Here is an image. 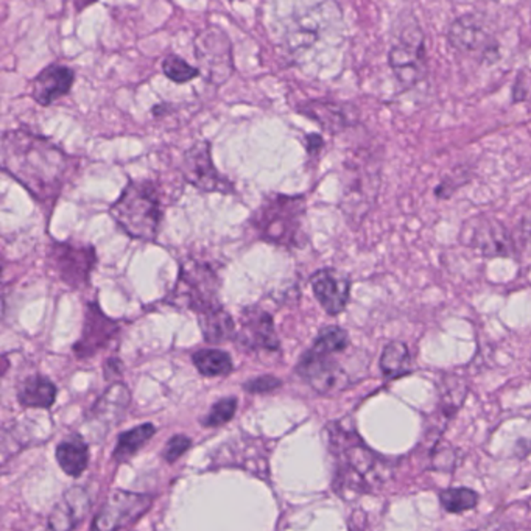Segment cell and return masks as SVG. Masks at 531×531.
<instances>
[{"instance_id": "obj_15", "label": "cell", "mask_w": 531, "mask_h": 531, "mask_svg": "<svg viewBox=\"0 0 531 531\" xmlns=\"http://www.w3.org/2000/svg\"><path fill=\"white\" fill-rule=\"evenodd\" d=\"M449 44L455 50L462 53L480 52L497 53V48H493V39L489 37L488 30L483 22L475 15H464L451 24L449 32Z\"/></svg>"}, {"instance_id": "obj_2", "label": "cell", "mask_w": 531, "mask_h": 531, "mask_svg": "<svg viewBox=\"0 0 531 531\" xmlns=\"http://www.w3.org/2000/svg\"><path fill=\"white\" fill-rule=\"evenodd\" d=\"M327 447L334 458V489L340 497L368 494L391 475V463L369 449L357 431L340 422L326 429Z\"/></svg>"}, {"instance_id": "obj_26", "label": "cell", "mask_w": 531, "mask_h": 531, "mask_svg": "<svg viewBox=\"0 0 531 531\" xmlns=\"http://www.w3.org/2000/svg\"><path fill=\"white\" fill-rule=\"evenodd\" d=\"M154 433H156V429L153 424H143L125 431L117 441L114 458L117 462H125L128 458H132L139 449H143V444L153 438Z\"/></svg>"}, {"instance_id": "obj_17", "label": "cell", "mask_w": 531, "mask_h": 531, "mask_svg": "<svg viewBox=\"0 0 531 531\" xmlns=\"http://www.w3.org/2000/svg\"><path fill=\"white\" fill-rule=\"evenodd\" d=\"M240 342L251 349L274 351L278 349L279 342L274 332L273 318L262 309H247L240 320Z\"/></svg>"}, {"instance_id": "obj_20", "label": "cell", "mask_w": 531, "mask_h": 531, "mask_svg": "<svg viewBox=\"0 0 531 531\" xmlns=\"http://www.w3.org/2000/svg\"><path fill=\"white\" fill-rule=\"evenodd\" d=\"M57 462L68 475L79 477L90 463L88 444L79 435L69 437L57 447Z\"/></svg>"}, {"instance_id": "obj_11", "label": "cell", "mask_w": 531, "mask_h": 531, "mask_svg": "<svg viewBox=\"0 0 531 531\" xmlns=\"http://www.w3.org/2000/svg\"><path fill=\"white\" fill-rule=\"evenodd\" d=\"M183 174L190 185L205 192H221V194L234 192L231 181L218 174V170L212 163L211 143L207 141L195 143L194 147L186 153Z\"/></svg>"}, {"instance_id": "obj_25", "label": "cell", "mask_w": 531, "mask_h": 531, "mask_svg": "<svg viewBox=\"0 0 531 531\" xmlns=\"http://www.w3.org/2000/svg\"><path fill=\"white\" fill-rule=\"evenodd\" d=\"M410 351L402 342H391L380 356V369L387 379H396L410 371Z\"/></svg>"}, {"instance_id": "obj_9", "label": "cell", "mask_w": 531, "mask_h": 531, "mask_svg": "<svg viewBox=\"0 0 531 531\" xmlns=\"http://www.w3.org/2000/svg\"><path fill=\"white\" fill-rule=\"evenodd\" d=\"M48 260L53 271L64 284L80 289L90 282V271L95 265L94 250L70 243H55L48 250Z\"/></svg>"}, {"instance_id": "obj_6", "label": "cell", "mask_w": 531, "mask_h": 531, "mask_svg": "<svg viewBox=\"0 0 531 531\" xmlns=\"http://www.w3.org/2000/svg\"><path fill=\"white\" fill-rule=\"evenodd\" d=\"M388 64L404 90L419 85L427 74L426 46L419 26L407 27L388 53Z\"/></svg>"}, {"instance_id": "obj_34", "label": "cell", "mask_w": 531, "mask_h": 531, "mask_svg": "<svg viewBox=\"0 0 531 531\" xmlns=\"http://www.w3.org/2000/svg\"><path fill=\"white\" fill-rule=\"evenodd\" d=\"M323 147V139H321L318 134H311L307 136V150L309 153H316L320 148Z\"/></svg>"}, {"instance_id": "obj_24", "label": "cell", "mask_w": 531, "mask_h": 531, "mask_svg": "<svg viewBox=\"0 0 531 531\" xmlns=\"http://www.w3.org/2000/svg\"><path fill=\"white\" fill-rule=\"evenodd\" d=\"M200 316L201 331L207 342H227L234 337L236 334L234 321L223 307H217L214 311L206 312Z\"/></svg>"}, {"instance_id": "obj_33", "label": "cell", "mask_w": 531, "mask_h": 531, "mask_svg": "<svg viewBox=\"0 0 531 531\" xmlns=\"http://www.w3.org/2000/svg\"><path fill=\"white\" fill-rule=\"evenodd\" d=\"M279 385H281V380L276 379L273 376H263V377L250 380L245 385V389L251 391V393H269V391L278 388Z\"/></svg>"}, {"instance_id": "obj_12", "label": "cell", "mask_w": 531, "mask_h": 531, "mask_svg": "<svg viewBox=\"0 0 531 531\" xmlns=\"http://www.w3.org/2000/svg\"><path fill=\"white\" fill-rule=\"evenodd\" d=\"M117 332H119L117 323L108 318L97 305L88 304L83 334L74 346V353L79 358L92 357L101 349L110 346Z\"/></svg>"}, {"instance_id": "obj_27", "label": "cell", "mask_w": 531, "mask_h": 531, "mask_svg": "<svg viewBox=\"0 0 531 531\" xmlns=\"http://www.w3.org/2000/svg\"><path fill=\"white\" fill-rule=\"evenodd\" d=\"M194 365L206 377L228 374L232 369L231 357L220 349H201L194 354Z\"/></svg>"}, {"instance_id": "obj_35", "label": "cell", "mask_w": 531, "mask_h": 531, "mask_svg": "<svg viewBox=\"0 0 531 531\" xmlns=\"http://www.w3.org/2000/svg\"><path fill=\"white\" fill-rule=\"evenodd\" d=\"M229 2H236V0H229ZM237 2H243V0H237Z\"/></svg>"}, {"instance_id": "obj_32", "label": "cell", "mask_w": 531, "mask_h": 531, "mask_svg": "<svg viewBox=\"0 0 531 531\" xmlns=\"http://www.w3.org/2000/svg\"><path fill=\"white\" fill-rule=\"evenodd\" d=\"M190 447V440L185 435H176V437L172 438L169 442H167V447H165V451H164V457L167 462H175V460H178L183 453L187 451Z\"/></svg>"}, {"instance_id": "obj_22", "label": "cell", "mask_w": 531, "mask_h": 531, "mask_svg": "<svg viewBox=\"0 0 531 531\" xmlns=\"http://www.w3.org/2000/svg\"><path fill=\"white\" fill-rule=\"evenodd\" d=\"M128 404H130V391L127 387L123 384L112 385L95 404V419L103 422H117L127 411Z\"/></svg>"}, {"instance_id": "obj_3", "label": "cell", "mask_w": 531, "mask_h": 531, "mask_svg": "<svg viewBox=\"0 0 531 531\" xmlns=\"http://www.w3.org/2000/svg\"><path fill=\"white\" fill-rule=\"evenodd\" d=\"M110 214L128 236L150 242L158 236L163 220L161 195L150 181H132L111 206Z\"/></svg>"}, {"instance_id": "obj_4", "label": "cell", "mask_w": 531, "mask_h": 531, "mask_svg": "<svg viewBox=\"0 0 531 531\" xmlns=\"http://www.w3.org/2000/svg\"><path fill=\"white\" fill-rule=\"evenodd\" d=\"M304 196L274 194L267 196L251 218L259 237L279 247H301Z\"/></svg>"}, {"instance_id": "obj_10", "label": "cell", "mask_w": 531, "mask_h": 531, "mask_svg": "<svg viewBox=\"0 0 531 531\" xmlns=\"http://www.w3.org/2000/svg\"><path fill=\"white\" fill-rule=\"evenodd\" d=\"M463 240L484 258H505L515 253V242L502 223L495 218H475L463 229Z\"/></svg>"}, {"instance_id": "obj_13", "label": "cell", "mask_w": 531, "mask_h": 531, "mask_svg": "<svg viewBox=\"0 0 531 531\" xmlns=\"http://www.w3.org/2000/svg\"><path fill=\"white\" fill-rule=\"evenodd\" d=\"M195 50L196 59L203 64L206 74L211 79L218 77L220 81L228 79L229 70H227V68L232 69L231 48L225 33L217 28L206 30L196 39Z\"/></svg>"}, {"instance_id": "obj_5", "label": "cell", "mask_w": 531, "mask_h": 531, "mask_svg": "<svg viewBox=\"0 0 531 531\" xmlns=\"http://www.w3.org/2000/svg\"><path fill=\"white\" fill-rule=\"evenodd\" d=\"M220 282L214 270L206 263L186 260L178 282L172 292V303L187 307L198 315L221 307L217 298Z\"/></svg>"}, {"instance_id": "obj_7", "label": "cell", "mask_w": 531, "mask_h": 531, "mask_svg": "<svg viewBox=\"0 0 531 531\" xmlns=\"http://www.w3.org/2000/svg\"><path fill=\"white\" fill-rule=\"evenodd\" d=\"M335 356L338 354L320 353L312 347L301 357L296 371L316 393L337 395L353 384V380Z\"/></svg>"}, {"instance_id": "obj_21", "label": "cell", "mask_w": 531, "mask_h": 531, "mask_svg": "<svg viewBox=\"0 0 531 531\" xmlns=\"http://www.w3.org/2000/svg\"><path fill=\"white\" fill-rule=\"evenodd\" d=\"M57 398V388L50 380L43 376L27 377L19 387L17 399L22 407L28 409H48Z\"/></svg>"}, {"instance_id": "obj_8", "label": "cell", "mask_w": 531, "mask_h": 531, "mask_svg": "<svg viewBox=\"0 0 531 531\" xmlns=\"http://www.w3.org/2000/svg\"><path fill=\"white\" fill-rule=\"evenodd\" d=\"M153 499L148 494H136L128 491H114L95 517L94 530H119L139 521L150 506Z\"/></svg>"}, {"instance_id": "obj_31", "label": "cell", "mask_w": 531, "mask_h": 531, "mask_svg": "<svg viewBox=\"0 0 531 531\" xmlns=\"http://www.w3.org/2000/svg\"><path fill=\"white\" fill-rule=\"evenodd\" d=\"M237 399L236 398H227L212 405L209 415L205 418V426L218 427L231 421L232 416L236 415Z\"/></svg>"}, {"instance_id": "obj_23", "label": "cell", "mask_w": 531, "mask_h": 531, "mask_svg": "<svg viewBox=\"0 0 531 531\" xmlns=\"http://www.w3.org/2000/svg\"><path fill=\"white\" fill-rule=\"evenodd\" d=\"M468 395V388L463 380L446 376L441 384V393H440V404H438V421H441L446 427L451 418L457 415L460 407L463 405Z\"/></svg>"}, {"instance_id": "obj_1", "label": "cell", "mask_w": 531, "mask_h": 531, "mask_svg": "<svg viewBox=\"0 0 531 531\" xmlns=\"http://www.w3.org/2000/svg\"><path fill=\"white\" fill-rule=\"evenodd\" d=\"M2 165L37 198L50 200L63 186L70 158L48 137L11 130L2 137Z\"/></svg>"}, {"instance_id": "obj_16", "label": "cell", "mask_w": 531, "mask_h": 531, "mask_svg": "<svg viewBox=\"0 0 531 531\" xmlns=\"http://www.w3.org/2000/svg\"><path fill=\"white\" fill-rule=\"evenodd\" d=\"M72 69L61 64H50L43 69L33 83L32 97L37 105L48 106L69 94L74 86Z\"/></svg>"}, {"instance_id": "obj_14", "label": "cell", "mask_w": 531, "mask_h": 531, "mask_svg": "<svg viewBox=\"0 0 531 531\" xmlns=\"http://www.w3.org/2000/svg\"><path fill=\"white\" fill-rule=\"evenodd\" d=\"M311 284L316 300L329 315H338L346 309L351 281L345 274L337 270H320L312 276Z\"/></svg>"}, {"instance_id": "obj_19", "label": "cell", "mask_w": 531, "mask_h": 531, "mask_svg": "<svg viewBox=\"0 0 531 531\" xmlns=\"http://www.w3.org/2000/svg\"><path fill=\"white\" fill-rule=\"evenodd\" d=\"M90 511V497L85 489L80 486L68 489L63 499L55 506L48 517V526L52 530H72L85 519Z\"/></svg>"}, {"instance_id": "obj_18", "label": "cell", "mask_w": 531, "mask_h": 531, "mask_svg": "<svg viewBox=\"0 0 531 531\" xmlns=\"http://www.w3.org/2000/svg\"><path fill=\"white\" fill-rule=\"evenodd\" d=\"M301 112L320 123L329 133H340L346 128L357 125L358 111L353 105L329 103V101H312L301 106Z\"/></svg>"}, {"instance_id": "obj_29", "label": "cell", "mask_w": 531, "mask_h": 531, "mask_svg": "<svg viewBox=\"0 0 531 531\" xmlns=\"http://www.w3.org/2000/svg\"><path fill=\"white\" fill-rule=\"evenodd\" d=\"M349 335L342 327L329 326L320 332L313 343V349L320 353L342 354L349 347Z\"/></svg>"}, {"instance_id": "obj_28", "label": "cell", "mask_w": 531, "mask_h": 531, "mask_svg": "<svg viewBox=\"0 0 531 531\" xmlns=\"http://www.w3.org/2000/svg\"><path fill=\"white\" fill-rule=\"evenodd\" d=\"M440 504L449 513L473 510L479 504V494L469 488L444 489L440 493Z\"/></svg>"}, {"instance_id": "obj_30", "label": "cell", "mask_w": 531, "mask_h": 531, "mask_svg": "<svg viewBox=\"0 0 531 531\" xmlns=\"http://www.w3.org/2000/svg\"><path fill=\"white\" fill-rule=\"evenodd\" d=\"M163 72L167 79L172 80L178 85L192 81L200 75V69L190 66L186 59L181 58L178 55H170L163 61Z\"/></svg>"}]
</instances>
